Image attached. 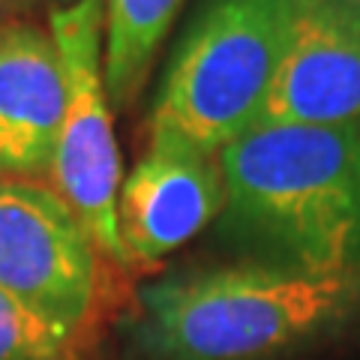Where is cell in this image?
Instances as JSON below:
<instances>
[{
  "instance_id": "6da1fadb",
  "label": "cell",
  "mask_w": 360,
  "mask_h": 360,
  "mask_svg": "<svg viewBox=\"0 0 360 360\" xmlns=\"http://www.w3.org/2000/svg\"><path fill=\"white\" fill-rule=\"evenodd\" d=\"M219 165L238 238L309 274L360 267V127L258 123Z\"/></svg>"
},
{
  "instance_id": "7a4b0ae2",
  "label": "cell",
  "mask_w": 360,
  "mask_h": 360,
  "mask_svg": "<svg viewBox=\"0 0 360 360\" xmlns=\"http://www.w3.org/2000/svg\"><path fill=\"white\" fill-rule=\"evenodd\" d=\"M354 300V274L210 267L141 288L139 348L150 360H264L340 321Z\"/></svg>"
},
{
  "instance_id": "3957f363",
  "label": "cell",
  "mask_w": 360,
  "mask_h": 360,
  "mask_svg": "<svg viewBox=\"0 0 360 360\" xmlns=\"http://www.w3.org/2000/svg\"><path fill=\"white\" fill-rule=\"evenodd\" d=\"M295 0H207L172 54L150 129L207 153L255 129L274 87Z\"/></svg>"
},
{
  "instance_id": "277c9868",
  "label": "cell",
  "mask_w": 360,
  "mask_h": 360,
  "mask_svg": "<svg viewBox=\"0 0 360 360\" xmlns=\"http://www.w3.org/2000/svg\"><path fill=\"white\" fill-rule=\"evenodd\" d=\"M49 30L66 78V111L49 172L51 189L82 219L99 252L129 264L117 229L123 162L105 87L103 0H75L51 9Z\"/></svg>"
},
{
  "instance_id": "5b68a950",
  "label": "cell",
  "mask_w": 360,
  "mask_h": 360,
  "mask_svg": "<svg viewBox=\"0 0 360 360\" xmlns=\"http://www.w3.org/2000/svg\"><path fill=\"white\" fill-rule=\"evenodd\" d=\"M96 243L51 186H0V288L58 328L75 333L94 309Z\"/></svg>"
},
{
  "instance_id": "8992f818",
  "label": "cell",
  "mask_w": 360,
  "mask_h": 360,
  "mask_svg": "<svg viewBox=\"0 0 360 360\" xmlns=\"http://www.w3.org/2000/svg\"><path fill=\"white\" fill-rule=\"evenodd\" d=\"M225 210L217 153L172 132L150 129V148L123 177L117 229L129 264L162 262Z\"/></svg>"
},
{
  "instance_id": "52a82bcc",
  "label": "cell",
  "mask_w": 360,
  "mask_h": 360,
  "mask_svg": "<svg viewBox=\"0 0 360 360\" xmlns=\"http://www.w3.org/2000/svg\"><path fill=\"white\" fill-rule=\"evenodd\" d=\"M262 123L360 127V6L295 0Z\"/></svg>"
},
{
  "instance_id": "ba28073f",
  "label": "cell",
  "mask_w": 360,
  "mask_h": 360,
  "mask_svg": "<svg viewBox=\"0 0 360 360\" xmlns=\"http://www.w3.org/2000/svg\"><path fill=\"white\" fill-rule=\"evenodd\" d=\"M66 111V78L51 30L0 25V165L18 180L49 177Z\"/></svg>"
},
{
  "instance_id": "9c48e42d",
  "label": "cell",
  "mask_w": 360,
  "mask_h": 360,
  "mask_svg": "<svg viewBox=\"0 0 360 360\" xmlns=\"http://www.w3.org/2000/svg\"><path fill=\"white\" fill-rule=\"evenodd\" d=\"M184 0H103L105 87L115 111H129L150 78Z\"/></svg>"
},
{
  "instance_id": "30bf717a",
  "label": "cell",
  "mask_w": 360,
  "mask_h": 360,
  "mask_svg": "<svg viewBox=\"0 0 360 360\" xmlns=\"http://www.w3.org/2000/svg\"><path fill=\"white\" fill-rule=\"evenodd\" d=\"M72 333L0 288V360H70Z\"/></svg>"
},
{
  "instance_id": "8fae6325",
  "label": "cell",
  "mask_w": 360,
  "mask_h": 360,
  "mask_svg": "<svg viewBox=\"0 0 360 360\" xmlns=\"http://www.w3.org/2000/svg\"><path fill=\"white\" fill-rule=\"evenodd\" d=\"M42 4H49L51 9H60V6H70V4H75V0H42Z\"/></svg>"
},
{
  "instance_id": "7c38bea8",
  "label": "cell",
  "mask_w": 360,
  "mask_h": 360,
  "mask_svg": "<svg viewBox=\"0 0 360 360\" xmlns=\"http://www.w3.org/2000/svg\"><path fill=\"white\" fill-rule=\"evenodd\" d=\"M9 180H18V177H13V174H9L4 165H0V186H4V184H9Z\"/></svg>"
},
{
  "instance_id": "4fadbf2b",
  "label": "cell",
  "mask_w": 360,
  "mask_h": 360,
  "mask_svg": "<svg viewBox=\"0 0 360 360\" xmlns=\"http://www.w3.org/2000/svg\"><path fill=\"white\" fill-rule=\"evenodd\" d=\"M345 4H354V6H360V0H345Z\"/></svg>"
},
{
  "instance_id": "5bb4252c",
  "label": "cell",
  "mask_w": 360,
  "mask_h": 360,
  "mask_svg": "<svg viewBox=\"0 0 360 360\" xmlns=\"http://www.w3.org/2000/svg\"><path fill=\"white\" fill-rule=\"evenodd\" d=\"M4 4H6V0H0V6H4Z\"/></svg>"
}]
</instances>
